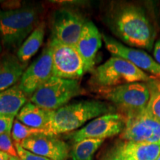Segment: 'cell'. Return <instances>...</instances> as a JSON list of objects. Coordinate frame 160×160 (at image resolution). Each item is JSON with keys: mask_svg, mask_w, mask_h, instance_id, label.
Segmentation results:
<instances>
[{"mask_svg": "<svg viewBox=\"0 0 160 160\" xmlns=\"http://www.w3.org/2000/svg\"><path fill=\"white\" fill-rule=\"evenodd\" d=\"M105 22L112 33L129 47L153 49L157 33L142 6L128 2H112L105 12Z\"/></svg>", "mask_w": 160, "mask_h": 160, "instance_id": "cell-1", "label": "cell"}, {"mask_svg": "<svg viewBox=\"0 0 160 160\" xmlns=\"http://www.w3.org/2000/svg\"><path fill=\"white\" fill-rule=\"evenodd\" d=\"M112 104L99 100L73 102L51 111L50 121L45 129L46 134L55 136L69 133L91 119L110 113H116Z\"/></svg>", "mask_w": 160, "mask_h": 160, "instance_id": "cell-2", "label": "cell"}, {"mask_svg": "<svg viewBox=\"0 0 160 160\" xmlns=\"http://www.w3.org/2000/svg\"><path fill=\"white\" fill-rule=\"evenodd\" d=\"M39 10L26 6L13 10H0V37L8 49L17 48L39 25Z\"/></svg>", "mask_w": 160, "mask_h": 160, "instance_id": "cell-3", "label": "cell"}, {"mask_svg": "<svg viewBox=\"0 0 160 160\" xmlns=\"http://www.w3.org/2000/svg\"><path fill=\"white\" fill-rule=\"evenodd\" d=\"M151 77L122 58L112 57L91 72L89 84L95 88H113L125 84L148 82Z\"/></svg>", "mask_w": 160, "mask_h": 160, "instance_id": "cell-4", "label": "cell"}, {"mask_svg": "<svg viewBox=\"0 0 160 160\" xmlns=\"http://www.w3.org/2000/svg\"><path fill=\"white\" fill-rule=\"evenodd\" d=\"M86 94L78 80L51 77L30 98V102L47 111H53L68 104L73 98Z\"/></svg>", "mask_w": 160, "mask_h": 160, "instance_id": "cell-5", "label": "cell"}, {"mask_svg": "<svg viewBox=\"0 0 160 160\" xmlns=\"http://www.w3.org/2000/svg\"><path fill=\"white\" fill-rule=\"evenodd\" d=\"M94 90L122 115L145 111L150 99V91L147 82L130 83Z\"/></svg>", "mask_w": 160, "mask_h": 160, "instance_id": "cell-6", "label": "cell"}, {"mask_svg": "<svg viewBox=\"0 0 160 160\" xmlns=\"http://www.w3.org/2000/svg\"><path fill=\"white\" fill-rule=\"evenodd\" d=\"M87 19L74 9L62 8L52 13L51 39L63 45L75 47Z\"/></svg>", "mask_w": 160, "mask_h": 160, "instance_id": "cell-7", "label": "cell"}, {"mask_svg": "<svg viewBox=\"0 0 160 160\" xmlns=\"http://www.w3.org/2000/svg\"><path fill=\"white\" fill-rule=\"evenodd\" d=\"M125 118L119 112L110 113L93 119L77 131L67 133L73 144L84 139H103L120 135L125 128Z\"/></svg>", "mask_w": 160, "mask_h": 160, "instance_id": "cell-8", "label": "cell"}, {"mask_svg": "<svg viewBox=\"0 0 160 160\" xmlns=\"http://www.w3.org/2000/svg\"><path fill=\"white\" fill-rule=\"evenodd\" d=\"M52 50V75L66 79L78 80L85 73L84 62L75 47L50 39Z\"/></svg>", "mask_w": 160, "mask_h": 160, "instance_id": "cell-9", "label": "cell"}, {"mask_svg": "<svg viewBox=\"0 0 160 160\" xmlns=\"http://www.w3.org/2000/svg\"><path fill=\"white\" fill-rule=\"evenodd\" d=\"M123 116L125 125L120 139L160 145V123L150 117L146 110Z\"/></svg>", "mask_w": 160, "mask_h": 160, "instance_id": "cell-10", "label": "cell"}, {"mask_svg": "<svg viewBox=\"0 0 160 160\" xmlns=\"http://www.w3.org/2000/svg\"><path fill=\"white\" fill-rule=\"evenodd\" d=\"M51 77H53L52 50L50 44L48 43L39 57L25 70L18 85L28 98H31Z\"/></svg>", "mask_w": 160, "mask_h": 160, "instance_id": "cell-11", "label": "cell"}, {"mask_svg": "<svg viewBox=\"0 0 160 160\" xmlns=\"http://www.w3.org/2000/svg\"><path fill=\"white\" fill-rule=\"evenodd\" d=\"M105 47L113 57L122 58L138 68L160 80V65L148 53L124 45L113 37L102 34Z\"/></svg>", "mask_w": 160, "mask_h": 160, "instance_id": "cell-12", "label": "cell"}, {"mask_svg": "<svg viewBox=\"0 0 160 160\" xmlns=\"http://www.w3.org/2000/svg\"><path fill=\"white\" fill-rule=\"evenodd\" d=\"M160 145L120 139L105 151L102 160H157Z\"/></svg>", "mask_w": 160, "mask_h": 160, "instance_id": "cell-13", "label": "cell"}, {"mask_svg": "<svg viewBox=\"0 0 160 160\" xmlns=\"http://www.w3.org/2000/svg\"><path fill=\"white\" fill-rule=\"evenodd\" d=\"M20 145L31 153L51 160H68L71 153L69 145L55 136H33L24 140Z\"/></svg>", "mask_w": 160, "mask_h": 160, "instance_id": "cell-14", "label": "cell"}, {"mask_svg": "<svg viewBox=\"0 0 160 160\" xmlns=\"http://www.w3.org/2000/svg\"><path fill=\"white\" fill-rule=\"evenodd\" d=\"M102 44V34L93 22L87 20L75 48L84 62L85 73L94 69L96 58Z\"/></svg>", "mask_w": 160, "mask_h": 160, "instance_id": "cell-15", "label": "cell"}, {"mask_svg": "<svg viewBox=\"0 0 160 160\" xmlns=\"http://www.w3.org/2000/svg\"><path fill=\"white\" fill-rule=\"evenodd\" d=\"M25 68L17 56L8 53L0 56V92L19 83Z\"/></svg>", "mask_w": 160, "mask_h": 160, "instance_id": "cell-16", "label": "cell"}, {"mask_svg": "<svg viewBox=\"0 0 160 160\" xmlns=\"http://www.w3.org/2000/svg\"><path fill=\"white\" fill-rule=\"evenodd\" d=\"M28 97L17 84L13 87L0 92V116H17L22 108L27 103Z\"/></svg>", "mask_w": 160, "mask_h": 160, "instance_id": "cell-17", "label": "cell"}, {"mask_svg": "<svg viewBox=\"0 0 160 160\" xmlns=\"http://www.w3.org/2000/svg\"><path fill=\"white\" fill-rule=\"evenodd\" d=\"M51 111H47L39 106L28 102L20 110L17 119L28 127L45 130L51 118Z\"/></svg>", "mask_w": 160, "mask_h": 160, "instance_id": "cell-18", "label": "cell"}, {"mask_svg": "<svg viewBox=\"0 0 160 160\" xmlns=\"http://www.w3.org/2000/svg\"><path fill=\"white\" fill-rule=\"evenodd\" d=\"M45 33V23L39 22L17 51V57L20 63L26 68L28 63L42 45Z\"/></svg>", "mask_w": 160, "mask_h": 160, "instance_id": "cell-19", "label": "cell"}, {"mask_svg": "<svg viewBox=\"0 0 160 160\" xmlns=\"http://www.w3.org/2000/svg\"><path fill=\"white\" fill-rule=\"evenodd\" d=\"M104 141L103 139H84L74 143L70 157L72 160H93L95 153Z\"/></svg>", "mask_w": 160, "mask_h": 160, "instance_id": "cell-20", "label": "cell"}, {"mask_svg": "<svg viewBox=\"0 0 160 160\" xmlns=\"http://www.w3.org/2000/svg\"><path fill=\"white\" fill-rule=\"evenodd\" d=\"M150 99L146 112L150 117L160 123V80L153 79L147 82Z\"/></svg>", "mask_w": 160, "mask_h": 160, "instance_id": "cell-21", "label": "cell"}, {"mask_svg": "<svg viewBox=\"0 0 160 160\" xmlns=\"http://www.w3.org/2000/svg\"><path fill=\"white\" fill-rule=\"evenodd\" d=\"M39 134H46L45 130L28 127V126L20 122L19 120H14L11 131L12 139L14 143L21 144L22 142L28 138Z\"/></svg>", "mask_w": 160, "mask_h": 160, "instance_id": "cell-22", "label": "cell"}, {"mask_svg": "<svg viewBox=\"0 0 160 160\" xmlns=\"http://www.w3.org/2000/svg\"><path fill=\"white\" fill-rule=\"evenodd\" d=\"M0 151L8 153L11 157H18L17 148L12 139L11 131L0 135Z\"/></svg>", "mask_w": 160, "mask_h": 160, "instance_id": "cell-23", "label": "cell"}, {"mask_svg": "<svg viewBox=\"0 0 160 160\" xmlns=\"http://www.w3.org/2000/svg\"><path fill=\"white\" fill-rule=\"evenodd\" d=\"M17 148L18 157L22 160H51L48 158L41 157V156L34 154L22 147L19 143H14Z\"/></svg>", "mask_w": 160, "mask_h": 160, "instance_id": "cell-24", "label": "cell"}, {"mask_svg": "<svg viewBox=\"0 0 160 160\" xmlns=\"http://www.w3.org/2000/svg\"><path fill=\"white\" fill-rule=\"evenodd\" d=\"M14 120V117L0 116V135L12 131Z\"/></svg>", "mask_w": 160, "mask_h": 160, "instance_id": "cell-25", "label": "cell"}, {"mask_svg": "<svg viewBox=\"0 0 160 160\" xmlns=\"http://www.w3.org/2000/svg\"><path fill=\"white\" fill-rule=\"evenodd\" d=\"M153 57L155 61L160 65V39L157 40L153 46Z\"/></svg>", "mask_w": 160, "mask_h": 160, "instance_id": "cell-26", "label": "cell"}, {"mask_svg": "<svg viewBox=\"0 0 160 160\" xmlns=\"http://www.w3.org/2000/svg\"><path fill=\"white\" fill-rule=\"evenodd\" d=\"M11 156L5 152L0 151V160H9Z\"/></svg>", "mask_w": 160, "mask_h": 160, "instance_id": "cell-27", "label": "cell"}, {"mask_svg": "<svg viewBox=\"0 0 160 160\" xmlns=\"http://www.w3.org/2000/svg\"><path fill=\"white\" fill-rule=\"evenodd\" d=\"M9 160H22L19 157H11Z\"/></svg>", "mask_w": 160, "mask_h": 160, "instance_id": "cell-28", "label": "cell"}, {"mask_svg": "<svg viewBox=\"0 0 160 160\" xmlns=\"http://www.w3.org/2000/svg\"><path fill=\"white\" fill-rule=\"evenodd\" d=\"M2 41H1V37H0V56H1V53H2Z\"/></svg>", "mask_w": 160, "mask_h": 160, "instance_id": "cell-29", "label": "cell"}, {"mask_svg": "<svg viewBox=\"0 0 160 160\" xmlns=\"http://www.w3.org/2000/svg\"><path fill=\"white\" fill-rule=\"evenodd\" d=\"M157 160H160V155H159V157L157 158Z\"/></svg>", "mask_w": 160, "mask_h": 160, "instance_id": "cell-30", "label": "cell"}, {"mask_svg": "<svg viewBox=\"0 0 160 160\" xmlns=\"http://www.w3.org/2000/svg\"><path fill=\"white\" fill-rule=\"evenodd\" d=\"M0 2H2V1H0Z\"/></svg>", "mask_w": 160, "mask_h": 160, "instance_id": "cell-31", "label": "cell"}]
</instances>
